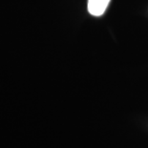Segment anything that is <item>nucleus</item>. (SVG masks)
<instances>
[{"instance_id": "1", "label": "nucleus", "mask_w": 148, "mask_h": 148, "mask_svg": "<svg viewBox=\"0 0 148 148\" xmlns=\"http://www.w3.org/2000/svg\"><path fill=\"white\" fill-rule=\"evenodd\" d=\"M111 0H88V11L92 15L99 16L104 14Z\"/></svg>"}]
</instances>
